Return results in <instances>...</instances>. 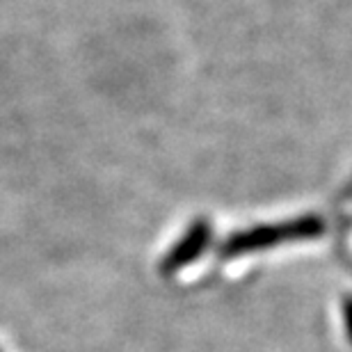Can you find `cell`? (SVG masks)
Segmentation results:
<instances>
[{"mask_svg":"<svg viewBox=\"0 0 352 352\" xmlns=\"http://www.w3.org/2000/svg\"><path fill=\"white\" fill-rule=\"evenodd\" d=\"M348 334H350V341H352V307H348Z\"/></svg>","mask_w":352,"mask_h":352,"instance_id":"cell-1","label":"cell"}]
</instances>
